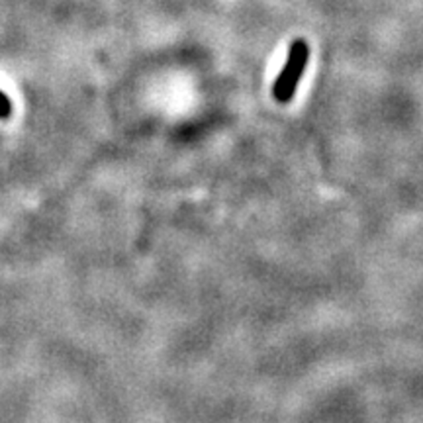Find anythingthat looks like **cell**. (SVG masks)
<instances>
[{
    "mask_svg": "<svg viewBox=\"0 0 423 423\" xmlns=\"http://www.w3.org/2000/svg\"><path fill=\"white\" fill-rule=\"evenodd\" d=\"M309 57V47L304 39H296L292 46H290V53H288V61H286L285 69L280 71V75L276 77L275 87H273V94L278 102H288L292 100L296 87L306 65H308Z\"/></svg>",
    "mask_w": 423,
    "mask_h": 423,
    "instance_id": "1",
    "label": "cell"
},
{
    "mask_svg": "<svg viewBox=\"0 0 423 423\" xmlns=\"http://www.w3.org/2000/svg\"><path fill=\"white\" fill-rule=\"evenodd\" d=\"M8 112H10V104L4 98V94L0 92V116L4 118V116H8Z\"/></svg>",
    "mask_w": 423,
    "mask_h": 423,
    "instance_id": "2",
    "label": "cell"
}]
</instances>
